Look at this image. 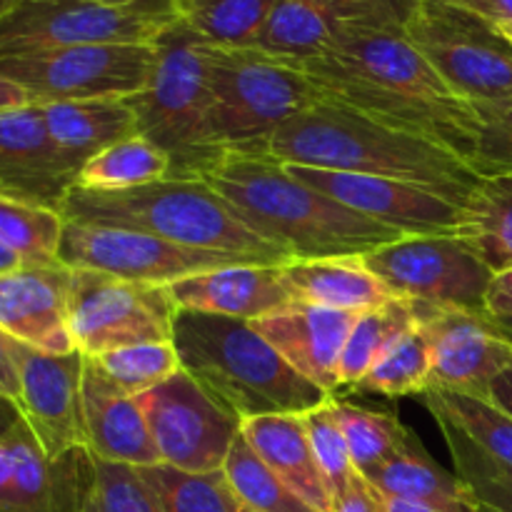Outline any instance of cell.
I'll return each instance as SVG.
<instances>
[{
  "instance_id": "603a6c76",
  "label": "cell",
  "mask_w": 512,
  "mask_h": 512,
  "mask_svg": "<svg viewBox=\"0 0 512 512\" xmlns=\"http://www.w3.org/2000/svg\"><path fill=\"white\" fill-rule=\"evenodd\" d=\"M258 458L315 512H330L333 495L315 463L303 415H260L240 423Z\"/></svg>"
},
{
  "instance_id": "11a10c76",
  "label": "cell",
  "mask_w": 512,
  "mask_h": 512,
  "mask_svg": "<svg viewBox=\"0 0 512 512\" xmlns=\"http://www.w3.org/2000/svg\"><path fill=\"white\" fill-rule=\"evenodd\" d=\"M495 325H498V328L512 340V318L510 320H495Z\"/></svg>"
},
{
  "instance_id": "9c48e42d",
  "label": "cell",
  "mask_w": 512,
  "mask_h": 512,
  "mask_svg": "<svg viewBox=\"0 0 512 512\" xmlns=\"http://www.w3.org/2000/svg\"><path fill=\"white\" fill-rule=\"evenodd\" d=\"M360 260L390 293L435 310L485 313L495 275L463 235H405Z\"/></svg>"
},
{
  "instance_id": "7dc6e473",
  "label": "cell",
  "mask_w": 512,
  "mask_h": 512,
  "mask_svg": "<svg viewBox=\"0 0 512 512\" xmlns=\"http://www.w3.org/2000/svg\"><path fill=\"white\" fill-rule=\"evenodd\" d=\"M460 5L495 25L512 23V0H463Z\"/></svg>"
},
{
  "instance_id": "e0dca14e",
  "label": "cell",
  "mask_w": 512,
  "mask_h": 512,
  "mask_svg": "<svg viewBox=\"0 0 512 512\" xmlns=\"http://www.w3.org/2000/svg\"><path fill=\"white\" fill-rule=\"evenodd\" d=\"M68 288L70 270L60 263L20 265L0 273V330L43 353H75Z\"/></svg>"
},
{
  "instance_id": "ac0fdd59",
  "label": "cell",
  "mask_w": 512,
  "mask_h": 512,
  "mask_svg": "<svg viewBox=\"0 0 512 512\" xmlns=\"http://www.w3.org/2000/svg\"><path fill=\"white\" fill-rule=\"evenodd\" d=\"M75 178L60 165L40 103L0 113V198L60 210Z\"/></svg>"
},
{
  "instance_id": "83f0119b",
  "label": "cell",
  "mask_w": 512,
  "mask_h": 512,
  "mask_svg": "<svg viewBox=\"0 0 512 512\" xmlns=\"http://www.w3.org/2000/svg\"><path fill=\"white\" fill-rule=\"evenodd\" d=\"M423 403L435 418L448 420L475 448L512 470V418L498 405L453 390H425Z\"/></svg>"
},
{
  "instance_id": "2e32d148",
  "label": "cell",
  "mask_w": 512,
  "mask_h": 512,
  "mask_svg": "<svg viewBox=\"0 0 512 512\" xmlns=\"http://www.w3.org/2000/svg\"><path fill=\"white\" fill-rule=\"evenodd\" d=\"M425 325L433 335V373L428 390L488 398L495 375L512 363V340L488 313L430 310Z\"/></svg>"
},
{
  "instance_id": "7c38bea8",
  "label": "cell",
  "mask_w": 512,
  "mask_h": 512,
  "mask_svg": "<svg viewBox=\"0 0 512 512\" xmlns=\"http://www.w3.org/2000/svg\"><path fill=\"white\" fill-rule=\"evenodd\" d=\"M150 435L158 445L160 463L185 473L223 470L240 423L198 380L180 370L158 388L138 395Z\"/></svg>"
},
{
  "instance_id": "4dcf8cb0",
  "label": "cell",
  "mask_w": 512,
  "mask_h": 512,
  "mask_svg": "<svg viewBox=\"0 0 512 512\" xmlns=\"http://www.w3.org/2000/svg\"><path fill=\"white\" fill-rule=\"evenodd\" d=\"M170 175V158L145 140L143 135H133L120 143L110 145L103 153L95 155L80 170L78 183L80 188L88 190H130L140 185L158 183Z\"/></svg>"
},
{
  "instance_id": "d6986e66",
  "label": "cell",
  "mask_w": 512,
  "mask_h": 512,
  "mask_svg": "<svg viewBox=\"0 0 512 512\" xmlns=\"http://www.w3.org/2000/svg\"><path fill=\"white\" fill-rule=\"evenodd\" d=\"M358 315L293 300L275 313L250 320V325L300 375L333 395L340 388V358Z\"/></svg>"
},
{
  "instance_id": "6da1fadb",
  "label": "cell",
  "mask_w": 512,
  "mask_h": 512,
  "mask_svg": "<svg viewBox=\"0 0 512 512\" xmlns=\"http://www.w3.org/2000/svg\"><path fill=\"white\" fill-rule=\"evenodd\" d=\"M268 155L305 168L405 180L463 208L483 180L450 150L328 98L290 118L270 138Z\"/></svg>"
},
{
  "instance_id": "d4e9b609",
  "label": "cell",
  "mask_w": 512,
  "mask_h": 512,
  "mask_svg": "<svg viewBox=\"0 0 512 512\" xmlns=\"http://www.w3.org/2000/svg\"><path fill=\"white\" fill-rule=\"evenodd\" d=\"M383 498L448 512H480L458 475L440 468L413 433L378 468L360 473Z\"/></svg>"
},
{
  "instance_id": "3957f363",
  "label": "cell",
  "mask_w": 512,
  "mask_h": 512,
  "mask_svg": "<svg viewBox=\"0 0 512 512\" xmlns=\"http://www.w3.org/2000/svg\"><path fill=\"white\" fill-rule=\"evenodd\" d=\"M68 223L135 230L183 248L235 255L255 265H283L288 250L268 243L240 220L208 180L165 178L130 190L73 185L60 205Z\"/></svg>"
},
{
  "instance_id": "f907efd6",
  "label": "cell",
  "mask_w": 512,
  "mask_h": 512,
  "mask_svg": "<svg viewBox=\"0 0 512 512\" xmlns=\"http://www.w3.org/2000/svg\"><path fill=\"white\" fill-rule=\"evenodd\" d=\"M110 5H133V8H148L155 13L170 15V18H180L178 0H103Z\"/></svg>"
},
{
  "instance_id": "681fc988",
  "label": "cell",
  "mask_w": 512,
  "mask_h": 512,
  "mask_svg": "<svg viewBox=\"0 0 512 512\" xmlns=\"http://www.w3.org/2000/svg\"><path fill=\"white\" fill-rule=\"evenodd\" d=\"M30 103H33V98H30L18 83H13V80L0 75V113H3V110L23 108V105H30Z\"/></svg>"
},
{
  "instance_id": "d6a6232c",
  "label": "cell",
  "mask_w": 512,
  "mask_h": 512,
  "mask_svg": "<svg viewBox=\"0 0 512 512\" xmlns=\"http://www.w3.org/2000/svg\"><path fill=\"white\" fill-rule=\"evenodd\" d=\"M430 373H433V335L423 320L375 360L358 388L388 398L423 395L430 388Z\"/></svg>"
},
{
  "instance_id": "1f68e13d",
  "label": "cell",
  "mask_w": 512,
  "mask_h": 512,
  "mask_svg": "<svg viewBox=\"0 0 512 512\" xmlns=\"http://www.w3.org/2000/svg\"><path fill=\"white\" fill-rule=\"evenodd\" d=\"M140 478L153 493L160 512H243L223 470L185 473L173 465L138 468Z\"/></svg>"
},
{
  "instance_id": "7a4b0ae2",
  "label": "cell",
  "mask_w": 512,
  "mask_h": 512,
  "mask_svg": "<svg viewBox=\"0 0 512 512\" xmlns=\"http://www.w3.org/2000/svg\"><path fill=\"white\" fill-rule=\"evenodd\" d=\"M205 180L253 233L293 258H360L405 238L308 188L270 155H228Z\"/></svg>"
},
{
  "instance_id": "ba28073f",
  "label": "cell",
  "mask_w": 512,
  "mask_h": 512,
  "mask_svg": "<svg viewBox=\"0 0 512 512\" xmlns=\"http://www.w3.org/2000/svg\"><path fill=\"white\" fill-rule=\"evenodd\" d=\"M158 63L155 43H103L0 58V75L33 103L130 98L148 88Z\"/></svg>"
},
{
  "instance_id": "ffe728a7",
  "label": "cell",
  "mask_w": 512,
  "mask_h": 512,
  "mask_svg": "<svg viewBox=\"0 0 512 512\" xmlns=\"http://www.w3.org/2000/svg\"><path fill=\"white\" fill-rule=\"evenodd\" d=\"M83 420L85 445L103 463L133 468L160 463L158 445L140 405L135 398L120 393L93 358H85L83 368Z\"/></svg>"
},
{
  "instance_id": "cb8c5ba5",
  "label": "cell",
  "mask_w": 512,
  "mask_h": 512,
  "mask_svg": "<svg viewBox=\"0 0 512 512\" xmlns=\"http://www.w3.org/2000/svg\"><path fill=\"white\" fill-rule=\"evenodd\" d=\"M280 278L295 303L365 313L398 298L360 258H293L280 265Z\"/></svg>"
},
{
  "instance_id": "f5cc1de1",
  "label": "cell",
  "mask_w": 512,
  "mask_h": 512,
  "mask_svg": "<svg viewBox=\"0 0 512 512\" xmlns=\"http://www.w3.org/2000/svg\"><path fill=\"white\" fill-rule=\"evenodd\" d=\"M385 512H448V510H438V508H428V505L405 503V500L385 498Z\"/></svg>"
},
{
  "instance_id": "30bf717a",
  "label": "cell",
  "mask_w": 512,
  "mask_h": 512,
  "mask_svg": "<svg viewBox=\"0 0 512 512\" xmlns=\"http://www.w3.org/2000/svg\"><path fill=\"white\" fill-rule=\"evenodd\" d=\"M178 20L103 0H15L0 15V58L73 45L155 43Z\"/></svg>"
},
{
  "instance_id": "db71d44e",
  "label": "cell",
  "mask_w": 512,
  "mask_h": 512,
  "mask_svg": "<svg viewBox=\"0 0 512 512\" xmlns=\"http://www.w3.org/2000/svg\"><path fill=\"white\" fill-rule=\"evenodd\" d=\"M20 265L23 263H20V260L15 258L8 248H3V245H0V273H8V270L20 268Z\"/></svg>"
},
{
  "instance_id": "9f6ffc18",
  "label": "cell",
  "mask_w": 512,
  "mask_h": 512,
  "mask_svg": "<svg viewBox=\"0 0 512 512\" xmlns=\"http://www.w3.org/2000/svg\"><path fill=\"white\" fill-rule=\"evenodd\" d=\"M498 30H500V35H503V38L508 40V43L512 45V23H503V25H498Z\"/></svg>"
},
{
  "instance_id": "44dd1931",
  "label": "cell",
  "mask_w": 512,
  "mask_h": 512,
  "mask_svg": "<svg viewBox=\"0 0 512 512\" xmlns=\"http://www.w3.org/2000/svg\"><path fill=\"white\" fill-rule=\"evenodd\" d=\"M175 310L258 320L293 303L280 278V265H228L163 285Z\"/></svg>"
},
{
  "instance_id": "d590c367",
  "label": "cell",
  "mask_w": 512,
  "mask_h": 512,
  "mask_svg": "<svg viewBox=\"0 0 512 512\" xmlns=\"http://www.w3.org/2000/svg\"><path fill=\"white\" fill-rule=\"evenodd\" d=\"M435 420L440 423L445 443L453 455L455 475L468 488L475 505L490 512H512V470L485 455L480 448H475L448 420Z\"/></svg>"
},
{
  "instance_id": "484cf974",
  "label": "cell",
  "mask_w": 512,
  "mask_h": 512,
  "mask_svg": "<svg viewBox=\"0 0 512 512\" xmlns=\"http://www.w3.org/2000/svg\"><path fill=\"white\" fill-rule=\"evenodd\" d=\"M340 28L343 20L335 18L318 0H278L253 48L293 65H303L323 58L333 48Z\"/></svg>"
},
{
  "instance_id": "7bdbcfd3",
  "label": "cell",
  "mask_w": 512,
  "mask_h": 512,
  "mask_svg": "<svg viewBox=\"0 0 512 512\" xmlns=\"http://www.w3.org/2000/svg\"><path fill=\"white\" fill-rule=\"evenodd\" d=\"M330 512H385V498L363 475L355 473L350 483L333 498Z\"/></svg>"
},
{
  "instance_id": "b9f144b4",
  "label": "cell",
  "mask_w": 512,
  "mask_h": 512,
  "mask_svg": "<svg viewBox=\"0 0 512 512\" xmlns=\"http://www.w3.org/2000/svg\"><path fill=\"white\" fill-rule=\"evenodd\" d=\"M343 23L405 30L420 0H318Z\"/></svg>"
},
{
  "instance_id": "60d3db41",
  "label": "cell",
  "mask_w": 512,
  "mask_h": 512,
  "mask_svg": "<svg viewBox=\"0 0 512 512\" xmlns=\"http://www.w3.org/2000/svg\"><path fill=\"white\" fill-rule=\"evenodd\" d=\"M478 113V143L470 168L478 178L512 175V98L498 103H473Z\"/></svg>"
},
{
  "instance_id": "277c9868",
  "label": "cell",
  "mask_w": 512,
  "mask_h": 512,
  "mask_svg": "<svg viewBox=\"0 0 512 512\" xmlns=\"http://www.w3.org/2000/svg\"><path fill=\"white\" fill-rule=\"evenodd\" d=\"M173 345L185 373L240 420L303 415L333 398L300 375L250 320L175 310Z\"/></svg>"
},
{
  "instance_id": "8d00e7d4",
  "label": "cell",
  "mask_w": 512,
  "mask_h": 512,
  "mask_svg": "<svg viewBox=\"0 0 512 512\" xmlns=\"http://www.w3.org/2000/svg\"><path fill=\"white\" fill-rule=\"evenodd\" d=\"M93 360L103 370L105 378L130 398H138V395L158 388L183 370L173 340L108 350L103 355H95Z\"/></svg>"
},
{
  "instance_id": "c3c4849f",
  "label": "cell",
  "mask_w": 512,
  "mask_h": 512,
  "mask_svg": "<svg viewBox=\"0 0 512 512\" xmlns=\"http://www.w3.org/2000/svg\"><path fill=\"white\" fill-rule=\"evenodd\" d=\"M488 400L512 418V363L493 378L488 388Z\"/></svg>"
},
{
  "instance_id": "f546056e",
  "label": "cell",
  "mask_w": 512,
  "mask_h": 512,
  "mask_svg": "<svg viewBox=\"0 0 512 512\" xmlns=\"http://www.w3.org/2000/svg\"><path fill=\"white\" fill-rule=\"evenodd\" d=\"M278 0H178L180 20L218 48H253Z\"/></svg>"
},
{
  "instance_id": "91938a15",
  "label": "cell",
  "mask_w": 512,
  "mask_h": 512,
  "mask_svg": "<svg viewBox=\"0 0 512 512\" xmlns=\"http://www.w3.org/2000/svg\"><path fill=\"white\" fill-rule=\"evenodd\" d=\"M480 512H490V510H483V508H480Z\"/></svg>"
},
{
  "instance_id": "4316f807",
  "label": "cell",
  "mask_w": 512,
  "mask_h": 512,
  "mask_svg": "<svg viewBox=\"0 0 512 512\" xmlns=\"http://www.w3.org/2000/svg\"><path fill=\"white\" fill-rule=\"evenodd\" d=\"M430 310H433L430 305L415 303V300L393 298L378 308L360 313L350 330L348 343H345L343 358H340V385L358 388L375 360L390 345L398 343L408 330L423 323Z\"/></svg>"
},
{
  "instance_id": "f35d334b",
  "label": "cell",
  "mask_w": 512,
  "mask_h": 512,
  "mask_svg": "<svg viewBox=\"0 0 512 512\" xmlns=\"http://www.w3.org/2000/svg\"><path fill=\"white\" fill-rule=\"evenodd\" d=\"M335 398L325 400L318 408L303 413L305 430H308L310 448H313L315 463H318L320 473H323L325 485H328L330 495H338L345 485L350 483L358 470H355L353 460H350L348 440H345L343 428L335 415Z\"/></svg>"
},
{
  "instance_id": "ab89813d",
  "label": "cell",
  "mask_w": 512,
  "mask_h": 512,
  "mask_svg": "<svg viewBox=\"0 0 512 512\" xmlns=\"http://www.w3.org/2000/svg\"><path fill=\"white\" fill-rule=\"evenodd\" d=\"M78 512H160V508L138 468L98 460L95 483Z\"/></svg>"
},
{
  "instance_id": "94428289",
  "label": "cell",
  "mask_w": 512,
  "mask_h": 512,
  "mask_svg": "<svg viewBox=\"0 0 512 512\" xmlns=\"http://www.w3.org/2000/svg\"><path fill=\"white\" fill-rule=\"evenodd\" d=\"M243 512H250V510H245V508H243Z\"/></svg>"
},
{
  "instance_id": "4fadbf2b",
  "label": "cell",
  "mask_w": 512,
  "mask_h": 512,
  "mask_svg": "<svg viewBox=\"0 0 512 512\" xmlns=\"http://www.w3.org/2000/svg\"><path fill=\"white\" fill-rule=\"evenodd\" d=\"M58 263L70 270H95L145 285H168L208 270L243 265L250 260L210 250L183 248L148 233L100 228V225H63ZM255 265V263H253Z\"/></svg>"
},
{
  "instance_id": "ee69618b",
  "label": "cell",
  "mask_w": 512,
  "mask_h": 512,
  "mask_svg": "<svg viewBox=\"0 0 512 512\" xmlns=\"http://www.w3.org/2000/svg\"><path fill=\"white\" fill-rule=\"evenodd\" d=\"M0 398L18 403L20 398V370L15 340L0 330Z\"/></svg>"
},
{
  "instance_id": "5b68a950",
  "label": "cell",
  "mask_w": 512,
  "mask_h": 512,
  "mask_svg": "<svg viewBox=\"0 0 512 512\" xmlns=\"http://www.w3.org/2000/svg\"><path fill=\"white\" fill-rule=\"evenodd\" d=\"M158 63L148 88L125 98L138 133L170 158L168 178L205 180L225 158L213 123L205 43L183 20L155 40Z\"/></svg>"
},
{
  "instance_id": "74e56055",
  "label": "cell",
  "mask_w": 512,
  "mask_h": 512,
  "mask_svg": "<svg viewBox=\"0 0 512 512\" xmlns=\"http://www.w3.org/2000/svg\"><path fill=\"white\" fill-rule=\"evenodd\" d=\"M333 405L345 440H348L350 460H353L358 473L378 468L408 440L410 430L393 415L360 408V405L345 403L338 398L333 400Z\"/></svg>"
},
{
  "instance_id": "680465c9",
  "label": "cell",
  "mask_w": 512,
  "mask_h": 512,
  "mask_svg": "<svg viewBox=\"0 0 512 512\" xmlns=\"http://www.w3.org/2000/svg\"><path fill=\"white\" fill-rule=\"evenodd\" d=\"M453 3H458V5H460V3H463V0H453Z\"/></svg>"
},
{
  "instance_id": "52a82bcc",
  "label": "cell",
  "mask_w": 512,
  "mask_h": 512,
  "mask_svg": "<svg viewBox=\"0 0 512 512\" xmlns=\"http://www.w3.org/2000/svg\"><path fill=\"white\" fill-rule=\"evenodd\" d=\"M405 35L468 103L512 98V45L490 20L453 0H420Z\"/></svg>"
},
{
  "instance_id": "e575fe53",
  "label": "cell",
  "mask_w": 512,
  "mask_h": 512,
  "mask_svg": "<svg viewBox=\"0 0 512 512\" xmlns=\"http://www.w3.org/2000/svg\"><path fill=\"white\" fill-rule=\"evenodd\" d=\"M223 473L235 498L250 512H315L305 505L263 460L243 435L233 440Z\"/></svg>"
},
{
  "instance_id": "f1b7e54d",
  "label": "cell",
  "mask_w": 512,
  "mask_h": 512,
  "mask_svg": "<svg viewBox=\"0 0 512 512\" xmlns=\"http://www.w3.org/2000/svg\"><path fill=\"white\" fill-rule=\"evenodd\" d=\"M465 240L500 273L512 268V175L485 178L465 205Z\"/></svg>"
},
{
  "instance_id": "8992f818",
  "label": "cell",
  "mask_w": 512,
  "mask_h": 512,
  "mask_svg": "<svg viewBox=\"0 0 512 512\" xmlns=\"http://www.w3.org/2000/svg\"><path fill=\"white\" fill-rule=\"evenodd\" d=\"M213 123L228 155H268L270 138L323 90L298 65L258 48H205Z\"/></svg>"
},
{
  "instance_id": "816d5d0a",
  "label": "cell",
  "mask_w": 512,
  "mask_h": 512,
  "mask_svg": "<svg viewBox=\"0 0 512 512\" xmlns=\"http://www.w3.org/2000/svg\"><path fill=\"white\" fill-rule=\"evenodd\" d=\"M23 420L18 405L8 398H0V440H5L10 435V430Z\"/></svg>"
},
{
  "instance_id": "8fae6325",
  "label": "cell",
  "mask_w": 512,
  "mask_h": 512,
  "mask_svg": "<svg viewBox=\"0 0 512 512\" xmlns=\"http://www.w3.org/2000/svg\"><path fill=\"white\" fill-rule=\"evenodd\" d=\"M173 315L175 308L163 285L70 270V333L85 358L130 345L168 343L173 340Z\"/></svg>"
},
{
  "instance_id": "5bb4252c",
  "label": "cell",
  "mask_w": 512,
  "mask_h": 512,
  "mask_svg": "<svg viewBox=\"0 0 512 512\" xmlns=\"http://www.w3.org/2000/svg\"><path fill=\"white\" fill-rule=\"evenodd\" d=\"M283 168L308 188L403 235H460L465 228L463 205L423 185L290 163H283Z\"/></svg>"
},
{
  "instance_id": "bcb514c9",
  "label": "cell",
  "mask_w": 512,
  "mask_h": 512,
  "mask_svg": "<svg viewBox=\"0 0 512 512\" xmlns=\"http://www.w3.org/2000/svg\"><path fill=\"white\" fill-rule=\"evenodd\" d=\"M0 512H15L13 453L5 440H0Z\"/></svg>"
},
{
  "instance_id": "836d02e7",
  "label": "cell",
  "mask_w": 512,
  "mask_h": 512,
  "mask_svg": "<svg viewBox=\"0 0 512 512\" xmlns=\"http://www.w3.org/2000/svg\"><path fill=\"white\" fill-rule=\"evenodd\" d=\"M63 225L60 210L0 198V245L23 265H58Z\"/></svg>"
},
{
  "instance_id": "6f0895ef",
  "label": "cell",
  "mask_w": 512,
  "mask_h": 512,
  "mask_svg": "<svg viewBox=\"0 0 512 512\" xmlns=\"http://www.w3.org/2000/svg\"><path fill=\"white\" fill-rule=\"evenodd\" d=\"M13 3H15V0H0V15H3L5 10H8Z\"/></svg>"
},
{
  "instance_id": "f6af8a7d",
  "label": "cell",
  "mask_w": 512,
  "mask_h": 512,
  "mask_svg": "<svg viewBox=\"0 0 512 512\" xmlns=\"http://www.w3.org/2000/svg\"><path fill=\"white\" fill-rule=\"evenodd\" d=\"M485 313L493 320L512 318V268L493 275L488 293H485Z\"/></svg>"
},
{
  "instance_id": "9a60e30c",
  "label": "cell",
  "mask_w": 512,
  "mask_h": 512,
  "mask_svg": "<svg viewBox=\"0 0 512 512\" xmlns=\"http://www.w3.org/2000/svg\"><path fill=\"white\" fill-rule=\"evenodd\" d=\"M20 370L18 410L50 460L85 445L83 368L80 350L53 355L15 340ZM88 448V445H85Z\"/></svg>"
},
{
  "instance_id": "7402d4cb",
  "label": "cell",
  "mask_w": 512,
  "mask_h": 512,
  "mask_svg": "<svg viewBox=\"0 0 512 512\" xmlns=\"http://www.w3.org/2000/svg\"><path fill=\"white\" fill-rule=\"evenodd\" d=\"M40 108L55 155L75 183L88 160L120 140L140 135L138 118L125 98L40 103Z\"/></svg>"
}]
</instances>
